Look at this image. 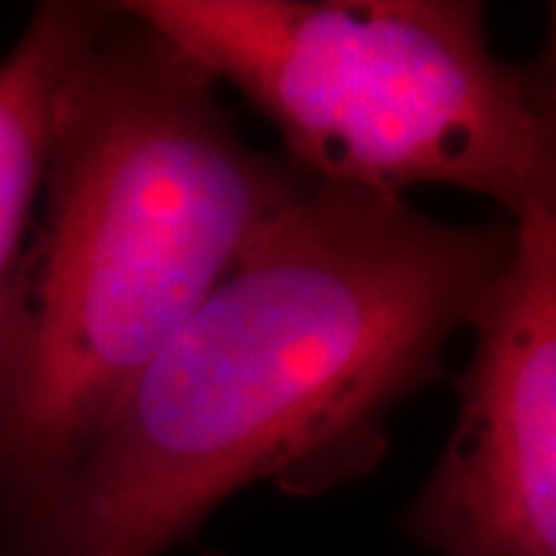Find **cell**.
<instances>
[{
    "mask_svg": "<svg viewBox=\"0 0 556 556\" xmlns=\"http://www.w3.org/2000/svg\"><path fill=\"white\" fill-rule=\"evenodd\" d=\"M470 331L455 433L402 529L437 556H556V207L514 223Z\"/></svg>",
    "mask_w": 556,
    "mask_h": 556,
    "instance_id": "4",
    "label": "cell"
},
{
    "mask_svg": "<svg viewBox=\"0 0 556 556\" xmlns=\"http://www.w3.org/2000/svg\"><path fill=\"white\" fill-rule=\"evenodd\" d=\"M217 80L105 3L50 118L0 318V526L60 489L127 383L300 189Z\"/></svg>",
    "mask_w": 556,
    "mask_h": 556,
    "instance_id": "2",
    "label": "cell"
},
{
    "mask_svg": "<svg viewBox=\"0 0 556 556\" xmlns=\"http://www.w3.org/2000/svg\"><path fill=\"white\" fill-rule=\"evenodd\" d=\"M102 20L105 3H40L0 60V318L40 195L53 102Z\"/></svg>",
    "mask_w": 556,
    "mask_h": 556,
    "instance_id": "5",
    "label": "cell"
},
{
    "mask_svg": "<svg viewBox=\"0 0 556 556\" xmlns=\"http://www.w3.org/2000/svg\"><path fill=\"white\" fill-rule=\"evenodd\" d=\"M273 124L300 177L405 199L452 186L514 223L556 207L554 90L470 0H127Z\"/></svg>",
    "mask_w": 556,
    "mask_h": 556,
    "instance_id": "3",
    "label": "cell"
},
{
    "mask_svg": "<svg viewBox=\"0 0 556 556\" xmlns=\"http://www.w3.org/2000/svg\"><path fill=\"white\" fill-rule=\"evenodd\" d=\"M510 251L514 226L303 177L60 489L0 526V556H164L248 485L313 495L371 473Z\"/></svg>",
    "mask_w": 556,
    "mask_h": 556,
    "instance_id": "1",
    "label": "cell"
}]
</instances>
